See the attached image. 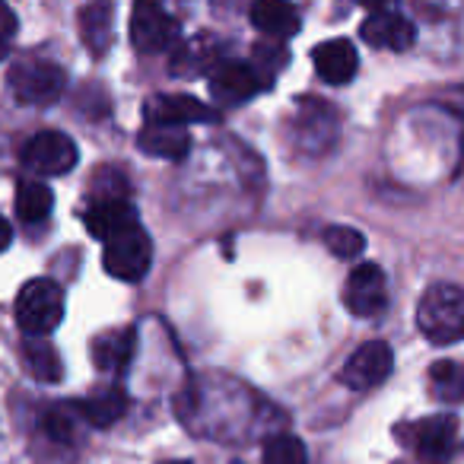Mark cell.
<instances>
[{
	"label": "cell",
	"instance_id": "6da1fadb",
	"mask_svg": "<svg viewBox=\"0 0 464 464\" xmlns=\"http://www.w3.org/2000/svg\"><path fill=\"white\" fill-rule=\"evenodd\" d=\"M417 324L436 347L464 341V290L455 284H436L417 305Z\"/></svg>",
	"mask_w": 464,
	"mask_h": 464
},
{
	"label": "cell",
	"instance_id": "7a4b0ae2",
	"mask_svg": "<svg viewBox=\"0 0 464 464\" xmlns=\"http://www.w3.org/2000/svg\"><path fill=\"white\" fill-rule=\"evenodd\" d=\"M64 318V290L54 280H29L16 296V324L26 337L45 341Z\"/></svg>",
	"mask_w": 464,
	"mask_h": 464
},
{
	"label": "cell",
	"instance_id": "3957f363",
	"mask_svg": "<svg viewBox=\"0 0 464 464\" xmlns=\"http://www.w3.org/2000/svg\"><path fill=\"white\" fill-rule=\"evenodd\" d=\"M398 439L413 451L420 464H449L458 449V420L451 413L417 420L411 426H398Z\"/></svg>",
	"mask_w": 464,
	"mask_h": 464
},
{
	"label": "cell",
	"instance_id": "277c9868",
	"mask_svg": "<svg viewBox=\"0 0 464 464\" xmlns=\"http://www.w3.org/2000/svg\"><path fill=\"white\" fill-rule=\"evenodd\" d=\"M102 246H105L102 265L115 280L137 284L140 277H147L150 261H153V242H150V236L143 232L140 223L115 232V236L105 239Z\"/></svg>",
	"mask_w": 464,
	"mask_h": 464
},
{
	"label": "cell",
	"instance_id": "5b68a950",
	"mask_svg": "<svg viewBox=\"0 0 464 464\" xmlns=\"http://www.w3.org/2000/svg\"><path fill=\"white\" fill-rule=\"evenodd\" d=\"M64 86H67L64 67L48 58H23L10 71V90L16 92V99L26 105H39V109L58 102Z\"/></svg>",
	"mask_w": 464,
	"mask_h": 464
},
{
	"label": "cell",
	"instance_id": "8992f818",
	"mask_svg": "<svg viewBox=\"0 0 464 464\" xmlns=\"http://www.w3.org/2000/svg\"><path fill=\"white\" fill-rule=\"evenodd\" d=\"M130 42L140 54L172 52L181 42V26L160 4H137L130 14Z\"/></svg>",
	"mask_w": 464,
	"mask_h": 464
},
{
	"label": "cell",
	"instance_id": "52a82bcc",
	"mask_svg": "<svg viewBox=\"0 0 464 464\" xmlns=\"http://www.w3.org/2000/svg\"><path fill=\"white\" fill-rule=\"evenodd\" d=\"M77 143L64 130H42L23 147V166L33 175H64L77 166Z\"/></svg>",
	"mask_w": 464,
	"mask_h": 464
},
{
	"label": "cell",
	"instance_id": "ba28073f",
	"mask_svg": "<svg viewBox=\"0 0 464 464\" xmlns=\"http://www.w3.org/2000/svg\"><path fill=\"white\" fill-rule=\"evenodd\" d=\"M388 303V284L385 271L372 261H362L350 271L347 284H343V305L350 309V315L356 318H372L385 309Z\"/></svg>",
	"mask_w": 464,
	"mask_h": 464
},
{
	"label": "cell",
	"instance_id": "9c48e42d",
	"mask_svg": "<svg viewBox=\"0 0 464 464\" xmlns=\"http://www.w3.org/2000/svg\"><path fill=\"white\" fill-rule=\"evenodd\" d=\"M394 356L392 347L385 341H369L360 350H353L347 362L341 369V382L353 392H369V388L382 385L392 375Z\"/></svg>",
	"mask_w": 464,
	"mask_h": 464
},
{
	"label": "cell",
	"instance_id": "30bf717a",
	"mask_svg": "<svg viewBox=\"0 0 464 464\" xmlns=\"http://www.w3.org/2000/svg\"><path fill=\"white\" fill-rule=\"evenodd\" d=\"M293 134L305 153L322 156L337 140V115L322 99H303L296 121H293Z\"/></svg>",
	"mask_w": 464,
	"mask_h": 464
},
{
	"label": "cell",
	"instance_id": "8fae6325",
	"mask_svg": "<svg viewBox=\"0 0 464 464\" xmlns=\"http://www.w3.org/2000/svg\"><path fill=\"white\" fill-rule=\"evenodd\" d=\"M261 73L246 61H219L210 73V96L213 102L223 105H242L252 99L261 86Z\"/></svg>",
	"mask_w": 464,
	"mask_h": 464
},
{
	"label": "cell",
	"instance_id": "7c38bea8",
	"mask_svg": "<svg viewBox=\"0 0 464 464\" xmlns=\"http://www.w3.org/2000/svg\"><path fill=\"white\" fill-rule=\"evenodd\" d=\"M360 35L366 45L372 48H388V52H404L417 39V29L407 16H401L398 10H375L362 20Z\"/></svg>",
	"mask_w": 464,
	"mask_h": 464
},
{
	"label": "cell",
	"instance_id": "4fadbf2b",
	"mask_svg": "<svg viewBox=\"0 0 464 464\" xmlns=\"http://www.w3.org/2000/svg\"><path fill=\"white\" fill-rule=\"evenodd\" d=\"M143 115H147V124H172V128H185L194 121H217V111L198 102L194 96H153L143 105Z\"/></svg>",
	"mask_w": 464,
	"mask_h": 464
},
{
	"label": "cell",
	"instance_id": "5bb4252c",
	"mask_svg": "<svg viewBox=\"0 0 464 464\" xmlns=\"http://www.w3.org/2000/svg\"><path fill=\"white\" fill-rule=\"evenodd\" d=\"M312 64H315L318 77L324 83L343 86L356 77V67H360V54H356L353 42L347 39H331L312 52Z\"/></svg>",
	"mask_w": 464,
	"mask_h": 464
},
{
	"label": "cell",
	"instance_id": "9a60e30c",
	"mask_svg": "<svg viewBox=\"0 0 464 464\" xmlns=\"http://www.w3.org/2000/svg\"><path fill=\"white\" fill-rule=\"evenodd\" d=\"M83 223L90 229L92 239L105 242L111 239L115 232L128 229V226H137L134 207H130V198L128 200H90V207L83 210Z\"/></svg>",
	"mask_w": 464,
	"mask_h": 464
},
{
	"label": "cell",
	"instance_id": "2e32d148",
	"mask_svg": "<svg viewBox=\"0 0 464 464\" xmlns=\"http://www.w3.org/2000/svg\"><path fill=\"white\" fill-rule=\"evenodd\" d=\"M134 341H137L134 328L105 331V334L92 337L90 353H92V362H96L99 372L121 375L124 369L130 366V360H134Z\"/></svg>",
	"mask_w": 464,
	"mask_h": 464
},
{
	"label": "cell",
	"instance_id": "e0dca14e",
	"mask_svg": "<svg viewBox=\"0 0 464 464\" xmlns=\"http://www.w3.org/2000/svg\"><path fill=\"white\" fill-rule=\"evenodd\" d=\"M140 150L156 160H185L191 150V134L188 128H172V124H147L137 137Z\"/></svg>",
	"mask_w": 464,
	"mask_h": 464
},
{
	"label": "cell",
	"instance_id": "ac0fdd59",
	"mask_svg": "<svg viewBox=\"0 0 464 464\" xmlns=\"http://www.w3.org/2000/svg\"><path fill=\"white\" fill-rule=\"evenodd\" d=\"M219 64V42L213 35H198L181 52H175L172 71L181 77H210L213 67Z\"/></svg>",
	"mask_w": 464,
	"mask_h": 464
},
{
	"label": "cell",
	"instance_id": "d6986e66",
	"mask_svg": "<svg viewBox=\"0 0 464 464\" xmlns=\"http://www.w3.org/2000/svg\"><path fill=\"white\" fill-rule=\"evenodd\" d=\"M124 411H128V394L118 385H102L80 401V413H83V420L92 426L118 423V420L124 417Z\"/></svg>",
	"mask_w": 464,
	"mask_h": 464
},
{
	"label": "cell",
	"instance_id": "ffe728a7",
	"mask_svg": "<svg viewBox=\"0 0 464 464\" xmlns=\"http://www.w3.org/2000/svg\"><path fill=\"white\" fill-rule=\"evenodd\" d=\"M252 23L255 29H261L265 35H274V39H290L303 26L299 10L290 7V4H280V0H258L252 7Z\"/></svg>",
	"mask_w": 464,
	"mask_h": 464
},
{
	"label": "cell",
	"instance_id": "44dd1931",
	"mask_svg": "<svg viewBox=\"0 0 464 464\" xmlns=\"http://www.w3.org/2000/svg\"><path fill=\"white\" fill-rule=\"evenodd\" d=\"M54 210V194L45 181L39 179H23L16 185V217L23 223H42Z\"/></svg>",
	"mask_w": 464,
	"mask_h": 464
},
{
	"label": "cell",
	"instance_id": "7402d4cb",
	"mask_svg": "<svg viewBox=\"0 0 464 464\" xmlns=\"http://www.w3.org/2000/svg\"><path fill=\"white\" fill-rule=\"evenodd\" d=\"M111 14H115V10H111L109 4H90V7L80 10V33H83V42L90 45L92 54L109 52Z\"/></svg>",
	"mask_w": 464,
	"mask_h": 464
},
{
	"label": "cell",
	"instance_id": "603a6c76",
	"mask_svg": "<svg viewBox=\"0 0 464 464\" xmlns=\"http://www.w3.org/2000/svg\"><path fill=\"white\" fill-rule=\"evenodd\" d=\"M430 392L442 404H461L464 401V362L439 360L430 369Z\"/></svg>",
	"mask_w": 464,
	"mask_h": 464
},
{
	"label": "cell",
	"instance_id": "cb8c5ba5",
	"mask_svg": "<svg viewBox=\"0 0 464 464\" xmlns=\"http://www.w3.org/2000/svg\"><path fill=\"white\" fill-rule=\"evenodd\" d=\"M26 362L29 372L42 382V385H54L64 375V366H61V356L54 353V347L48 341H33L26 347Z\"/></svg>",
	"mask_w": 464,
	"mask_h": 464
},
{
	"label": "cell",
	"instance_id": "d4e9b609",
	"mask_svg": "<svg viewBox=\"0 0 464 464\" xmlns=\"http://www.w3.org/2000/svg\"><path fill=\"white\" fill-rule=\"evenodd\" d=\"M261 464H309V451H305L303 439L290 436V432H277L267 439Z\"/></svg>",
	"mask_w": 464,
	"mask_h": 464
},
{
	"label": "cell",
	"instance_id": "484cf974",
	"mask_svg": "<svg viewBox=\"0 0 464 464\" xmlns=\"http://www.w3.org/2000/svg\"><path fill=\"white\" fill-rule=\"evenodd\" d=\"M80 404H58L52 407V411L45 413V420H42V426H45V432L54 439V442H73L77 439V423H80Z\"/></svg>",
	"mask_w": 464,
	"mask_h": 464
},
{
	"label": "cell",
	"instance_id": "4316f807",
	"mask_svg": "<svg viewBox=\"0 0 464 464\" xmlns=\"http://www.w3.org/2000/svg\"><path fill=\"white\" fill-rule=\"evenodd\" d=\"M90 200H128V179L121 169H99L90 188Z\"/></svg>",
	"mask_w": 464,
	"mask_h": 464
},
{
	"label": "cell",
	"instance_id": "83f0119b",
	"mask_svg": "<svg viewBox=\"0 0 464 464\" xmlns=\"http://www.w3.org/2000/svg\"><path fill=\"white\" fill-rule=\"evenodd\" d=\"M324 246L337 255V258H356V255L366 248L362 232L350 229V226H328L324 229Z\"/></svg>",
	"mask_w": 464,
	"mask_h": 464
},
{
	"label": "cell",
	"instance_id": "f1b7e54d",
	"mask_svg": "<svg viewBox=\"0 0 464 464\" xmlns=\"http://www.w3.org/2000/svg\"><path fill=\"white\" fill-rule=\"evenodd\" d=\"M16 26H20V23H16V14L7 7V4H0V45L4 48H7L10 39L16 35Z\"/></svg>",
	"mask_w": 464,
	"mask_h": 464
},
{
	"label": "cell",
	"instance_id": "f546056e",
	"mask_svg": "<svg viewBox=\"0 0 464 464\" xmlns=\"http://www.w3.org/2000/svg\"><path fill=\"white\" fill-rule=\"evenodd\" d=\"M10 242H14V229H10L7 219L0 217V252H4V248H10Z\"/></svg>",
	"mask_w": 464,
	"mask_h": 464
},
{
	"label": "cell",
	"instance_id": "4dcf8cb0",
	"mask_svg": "<svg viewBox=\"0 0 464 464\" xmlns=\"http://www.w3.org/2000/svg\"><path fill=\"white\" fill-rule=\"evenodd\" d=\"M160 464H188V461H181V458H172V461H160Z\"/></svg>",
	"mask_w": 464,
	"mask_h": 464
},
{
	"label": "cell",
	"instance_id": "1f68e13d",
	"mask_svg": "<svg viewBox=\"0 0 464 464\" xmlns=\"http://www.w3.org/2000/svg\"><path fill=\"white\" fill-rule=\"evenodd\" d=\"M458 96H461V105H458V111H464V90L458 92Z\"/></svg>",
	"mask_w": 464,
	"mask_h": 464
},
{
	"label": "cell",
	"instance_id": "d6a6232c",
	"mask_svg": "<svg viewBox=\"0 0 464 464\" xmlns=\"http://www.w3.org/2000/svg\"><path fill=\"white\" fill-rule=\"evenodd\" d=\"M4 54H7V48H4V45H0V58H4Z\"/></svg>",
	"mask_w": 464,
	"mask_h": 464
}]
</instances>
